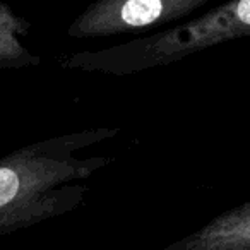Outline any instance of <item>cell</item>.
<instances>
[{"mask_svg": "<svg viewBox=\"0 0 250 250\" xmlns=\"http://www.w3.org/2000/svg\"><path fill=\"white\" fill-rule=\"evenodd\" d=\"M29 29V21L0 2V70L31 69L42 63V59L29 52L22 42Z\"/></svg>", "mask_w": 250, "mask_h": 250, "instance_id": "cell-5", "label": "cell"}, {"mask_svg": "<svg viewBox=\"0 0 250 250\" xmlns=\"http://www.w3.org/2000/svg\"><path fill=\"white\" fill-rule=\"evenodd\" d=\"M120 129L96 127L46 137L0 158V238L77 209L89 188L83 180L113 161L81 156Z\"/></svg>", "mask_w": 250, "mask_h": 250, "instance_id": "cell-1", "label": "cell"}, {"mask_svg": "<svg viewBox=\"0 0 250 250\" xmlns=\"http://www.w3.org/2000/svg\"><path fill=\"white\" fill-rule=\"evenodd\" d=\"M250 38V0H231L185 24L94 52L70 53L63 69L130 76L170 65L221 43Z\"/></svg>", "mask_w": 250, "mask_h": 250, "instance_id": "cell-2", "label": "cell"}, {"mask_svg": "<svg viewBox=\"0 0 250 250\" xmlns=\"http://www.w3.org/2000/svg\"><path fill=\"white\" fill-rule=\"evenodd\" d=\"M209 0H98L67 28L76 40L143 33L194 14Z\"/></svg>", "mask_w": 250, "mask_h": 250, "instance_id": "cell-3", "label": "cell"}, {"mask_svg": "<svg viewBox=\"0 0 250 250\" xmlns=\"http://www.w3.org/2000/svg\"><path fill=\"white\" fill-rule=\"evenodd\" d=\"M165 250H250V201L209 219Z\"/></svg>", "mask_w": 250, "mask_h": 250, "instance_id": "cell-4", "label": "cell"}]
</instances>
